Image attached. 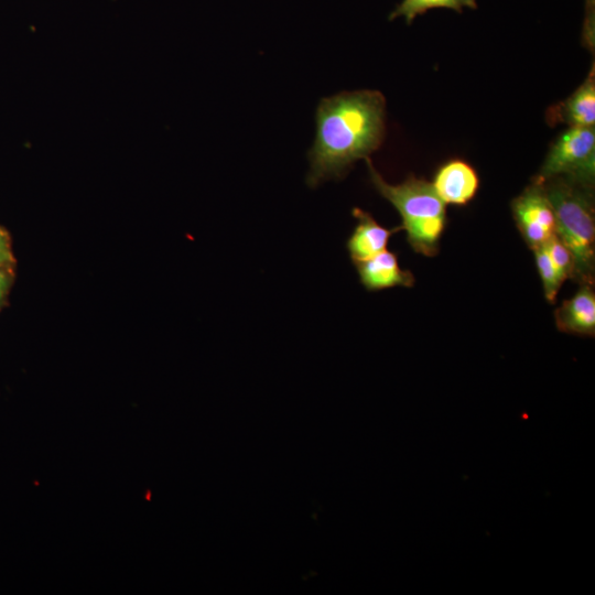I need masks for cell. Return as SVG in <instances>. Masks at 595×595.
I'll return each instance as SVG.
<instances>
[{
  "label": "cell",
  "mask_w": 595,
  "mask_h": 595,
  "mask_svg": "<svg viewBox=\"0 0 595 595\" xmlns=\"http://www.w3.org/2000/svg\"><path fill=\"white\" fill-rule=\"evenodd\" d=\"M386 137V99L377 90L343 91L323 98L316 109V134L307 152L306 184L314 188L342 180L367 159Z\"/></svg>",
  "instance_id": "1"
},
{
  "label": "cell",
  "mask_w": 595,
  "mask_h": 595,
  "mask_svg": "<svg viewBox=\"0 0 595 595\" xmlns=\"http://www.w3.org/2000/svg\"><path fill=\"white\" fill-rule=\"evenodd\" d=\"M369 180L375 190L397 209L401 217V230L416 253L433 257L440 250V241L447 224L446 205L425 178L409 175L399 184L388 183L365 159Z\"/></svg>",
  "instance_id": "2"
},
{
  "label": "cell",
  "mask_w": 595,
  "mask_h": 595,
  "mask_svg": "<svg viewBox=\"0 0 595 595\" xmlns=\"http://www.w3.org/2000/svg\"><path fill=\"white\" fill-rule=\"evenodd\" d=\"M540 182L543 184L554 210L556 236L566 246L573 258L572 281L578 284H594V187L565 177H552Z\"/></svg>",
  "instance_id": "3"
},
{
  "label": "cell",
  "mask_w": 595,
  "mask_h": 595,
  "mask_svg": "<svg viewBox=\"0 0 595 595\" xmlns=\"http://www.w3.org/2000/svg\"><path fill=\"white\" fill-rule=\"evenodd\" d=\"M552 177H565L594 187V127H567L555 138L533 178L545 181Z\"/></svg>",
  "instance_id": "4"
},
{
  "label": "cell",
  "mask_w": 595,
  "mask_h": 595,
  "mask_svg": "<svg viewBox=\"0 0 595 595\" xmlns=\"http://www.w3.org/2000/svg\"><path fill=\"white\" fill-rule=\"evenodd\" d=\"M510 206L517 229L531 250L556 235L554 210L540 181L532 178Z\"/></svg>",
  "instance_id": "5"
},
{
  "label": "cell",
  "mask_w": 595,
  "mask_h": 595,
  "mask_svg": "<svg viewBox=\"0 0 595 595\" xmlns=\"http://www.w3.org/2000/svg\"><path fill=\"white\" fill-rule=\"evenodd\" d=\"M432 186L445 205L465 206L478 192L479 176L468 162L452 159L436 170Z\"/></svg>",
  "instance_id": "6"
},
{
  "label": "cell",
  "mask_w": 595,
  "mask_h": 595,
  "mask_svg": "<svg viewBox=\"0 0 595 595\" xmlns=\"http://www.w3.org/2000/svg\"><path fill=\"white\" fill-rule=\"evenodd\" d=\"M354 264L360 283L370 292L396 286L411 288L415 283L413 273L402 269L398 255L388 249Z\"/></svg>",
  "instance_id": "7"
},
{
  "label": "cell",
  "mask_w": 595,
  "mask_h": 595,
  "mask_svg": "<svg viewBox=\"0 0 595 595\" xmlns=\"http://www.w3.org/2000/svg\"><path fill=\"white\" fill-rule=\"evenodd\" d=\"M551 126L594 127L595 125V73L594 64L585 80L564 100L547 110Z\"/></svg>",
  "instance_id": "8"
},
{
  "label": "cell",
  "mask_w": 595,
  "mask_h": 595,
  "mask_svg": "<svg viewBox=\"0 0 595 595\" xmlns=\"http://www.w3.org/2000/svg\"><path fill=\"white\" fill-rule=\"evenodd\" d=\"M556 328L566 334L594 337L595 290L594 284L581 283L573 296L564 300L554 311Z\"/></svg>",
  "instance_id": "9"
},
{
  "label": "cell",
  "mask_w": 595,
  "mask_h": 595,
  "mask_svg": "<svg viewBox=\"0 0 595 595\" xmlns=\"http://www.w3.org/2000/svg\"><path fill=\"white\" fill-rule=\"evenodd\" d=\"M351 214L357 223L346 241V248L353 263L386 250L392 235L401 230L399 226L387 228L380 225L370 213L361 208L354 207Z\"/></svg>",
  "instance_id": "10"
},
{
  "label": "cell",
  "mask_w": 595,
  "mask_h": 595,
  "mask_svg": "<svg viewBox=\"0 0 595 595\" xmlns=\"http://www.w3.org/2000/svg\"><path fill=\"white\" fill-rule=\"evenodd\" d=\"M451 9L462 13L465 8L477 9V0H402L390 12L388 20L404 18L408 24H411L418 15H422L432 9Z\"/></svg>",
  "instance_id": "11"
},
{
  "label": "cell",
  "mask_w": 595,
  "mask_h": 595,
  "mask_svg": "<svg viewBox=\"0 0 595 595\" xmlns=\"http://www.w3.org/2000/svg\"><path fill=\"white\" fill-rule=\"evenodd\" d=\"M532 252L542 282L544 298L549 303L554 304L563 282L556 274L544 245L533 249Z\"/></svg>",
  "instance_id": "12"
},
{
  "label": "cell",
  "mask_w": 595,
  "mask_h": 595,
  "mask_svg": "<svg viewBox=\"0 0 595 595\" xmlns=\"http://www.w3.org/2000/svg\"><path fill=\"white\" fill-rule=\"evenodd\" d=\"M551 263L564 283L566 280H572L574 271V262L570 250L555 235L544 245Z\"/></svg>",
  "instance_id": "13"
},
{
  "label": "cell",
  "mask_w": 595,
  "mask_h": 595,
  "mask_svg": "<svg viewBox=\"0 0 595 595\" xmlns=\"http://www.w3.org/2000/svg\"><path fill=\"white\" fill-rule=\"evenodd\" d=\"M582 40L592 51L595 44V0H584Z\"/></svg>",
  "instance_id": "14"
},
{
  "label": "cell",
  "mask_w": 595,
  "mask_h": 595,
  "mask_svg": "<svg viewBox=\"0 0 595 595\" xmlns=\"http://www.w3.org/2000/svg\"><path fill=\"white\" fill-rule=\"evenodd\" d=\"M15 257L9 231L0 226V268L14 267Z\"/></svg>",
  "instance_id": "15"
},
{
  "label": "cell",
  "mask_w": 595,
  "mask_h": 595,
  "mask_svg": "<svg viewBox=\"0 0 595 595\" xmlns=\"http://www.w3.org/2000/svg\"><path fill=\"white\" fill-rule=\"evenodd\" d=\"M14 282V267L0 268V310L3 307Z\"/></svg>",
  "instance_id": "16"
}]
</instances>
